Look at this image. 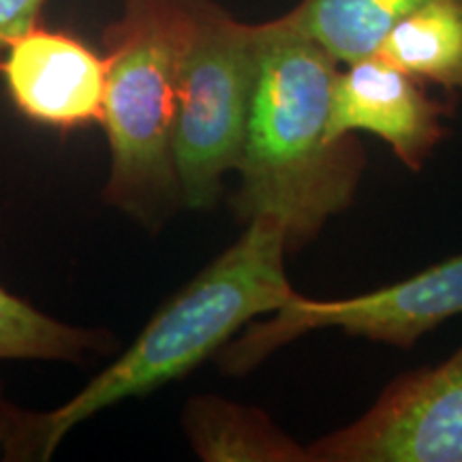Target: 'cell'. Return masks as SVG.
<instances>
[{"mask_svg":"<svg viewBox=\"0 0 462 462\" xmlns=\"http://www.w3.org/2000/svg\"><path fill=\"white\" fill-rule=\"evenodd\" d=\"M285 227L255 217L234 245L161 306L137 338L60 407L20 409L9 460H50L75 426L129 398L187 377L217 357L245 326L285 309L298 291L289 282Z\"/></svg>","mask_w":462,"mask_h":462,"instance_id":"6da1fadb","label":"cell"},{"mask_svg":"<svg viewBox=\"0 0 462 462\" xmlns=\"http://www.w3.org/2000/svg\"><path fill=\"white\" fill-rule=\"evenodd\" d=\"M338 62L285 15L259 24L255 92L231 198L238 221L273 217L289 251L356 201L366 154L356 135L328 137Z\"/></svg>","mask_w":462,"mask_h":462,"instance_id":"7a4b0ae2","label":"cell"},{"mask_svg":"<svg viewBox=\"0 0 462 462\" xmlns=\"http://www.w3.org/2000/svg\"><path fill=\"white\" fill-rule=\"evenodd\" d=\"M190 14L184 0H126L103 31L109 143L103 201L159 231L182 208L173 125Z\"/></svg>","mask_w":462,"mask_h":462,"instance_id":"3957f363","label":"cell"},{"mask_svg":"<svg viewBox=\"0 0 462 462\" xmlns=\"http://www.w3.org/2000/svg\"><path fill=\"white\" fill-rule=\"evenodd\" d=\"M190 37L173 125V161L182 208L208 212L245 146L257 79L259 24L236 20L217 0H184Z\"/></svg>","mask_w":462,"mask_h":462,"instance_id":"277c9868","label":"cell"},{"mask_svg":"<svg viewBox=\"0 0 462 462\" xmlns=\"http://www.w3.org/2000/svg\"><path fill=\"white\" fill-rule=\"evenodd\" d=\"M462 315V253L394 285L354 298L298 296L270 319L253 321L215 357L223 373L246 374L304 334L338 330L346 337L409 349L437 326Z\"/></svg>","mask_w":462,"mask_h":462,"instance_id":"5b68a950","label":"cell"},{"mask_svg":"<svg viewBox=\"0 0 462 462\" xmlns=\"http://www.w3.org/2000/svg\"><path fill=\"white\" fill-rule=\"evenodd\" d=\"M313 462H462V345L398 374L360 418L309 446Z\"/></svg>","mask_w":462,"mask_h":462,"instance_id":"8992f818","label":"cell"},{"mask_svg":"<svg viewBox=\"0 0 462 462\" xmlns=\"http://www.w3.org/2000/svg\"><path fill=\"white\" fill-rule=\"evenodd\" d=\"M0 75L11 103L34 125L60 133L101 125L106 58L71 32L32 26L3 51Z\"/></svg>","mask_w":462,"mask_h":462,"instance_id":"52a82bcc","label":"cell"},{"mask_svg":"<svg viewBox=\"0 0 462 462\" xmlns=\"http://www.w3.org/2000/svg\"><path fill=\"white\" fill-rule=\"evenodd\" d=\"M446 106L421 90L420 79L379 56L351 62L332 86L328 137L371 133L388 143L394 157L420 171L446 140Z\"/></svg>","mask_w":462,"mask_h":462,"instance_id":"ba28073f","label":"cell"},{"mask_svg":"<svg viewBox=\"0 0 462 462\" xmlns=\"http://www.w3.org/2000/svg\"><path fill=\"white\" fill-rule=\"evenodd\" d=\"M182 430L204 462H313L309 446L287 435L263 409L223 396L187 401Z\"/></svg>","mask_w":462,"mask_h":462,"instance_id":"9c48e42d","label":"cell"},{"mask_svg":"<svg viewBox=\"0 0 462 462\" xmlns=\"http://www.w3.org/2000/svg\"><path fill=\"white\" fill-rule=\"evenodd\" d=\"M420 82L462 90V0H424L377 51Z\"/></svg>","mask_w":462,"mask_h":462,"instance_id":"30bf717a","label":"cell"},{"mask_svg":"<svg viewBox=\"0 0 462 462\" xmlns=\"http://www.w3.org/2000/svg\"><path fill=\"white\" fill-rule=\"evenodd\" d=\"M424 0H302L285 17L337 62L377 56L404 15Z\"/></svg>","mask_w":462,"mask_h":462,"instance_id":"8fae6325","label":"cell"},{"mask_svg":"<svg viewBox=\"0 0 462 462\" xmlns=\"http://www.w3.org/2000/svg\"><path fill=\"white\" fill-rule=\"evenodd\" d=\"M114 349L116 337L109 330L56 319L0 285V360L84 362Z\"/></svg>","mask_w":462,"mask_h":462,"instance_id":"7c38bea8","label":"cell"},{"mask_svg":"<svg viewBox=\"0 0 462 462\" xmlns=\"http://www.w3.org/2000/svg\"><path fill=\"white\" fill-rule=\"evenodd\" d=\"M50 0H0V56L14 39L42 24Z\"/></svg>","mask_w":462,"mask_h":462,"instance_id":"4fadbf2b","label":"cell"},{"mask_svg":"<svg viewBox=\"0 0 462 462\" xmlns=\"http://www.w3.org/2000/svg\"><path fill=\"white\" fill-rule=\"evenodd\" d=\"M17 415H20V407L7 401L5 396L3 383H0V460L9 458L11 443H14Z\"/></svg>","mask_w":462,"mask_h":462,"instance_id":"5bb4252c","label":"cell"}]
</instances>
